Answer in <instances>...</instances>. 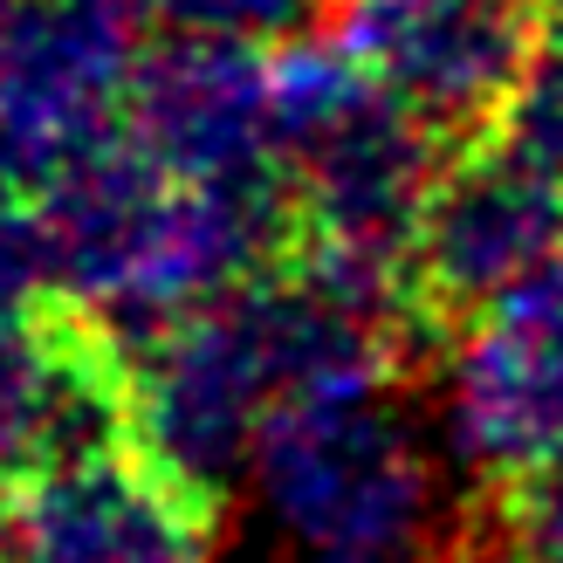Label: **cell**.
I'll return each instance as SVG.
<instances>
[{"label": "cell", "mask_w": 563, "mask_h": 563, "mask_svg": "<svg viewBox=\"0 0 563 563\" xmlns=\"http://www.w3.org/2000/svg\"><path fill=\"white\" fill-rule=\"evenodd\" d=\"M255 474L268 516L317 563H419L433 474L391 391L282 406L262 427Z\"/></svg>", "instance_id": "1"}, {"label": "cell", "mask_w": 563, "mask_h": 563, "mask_svg": "<svg viewBox=\"0 0 563 563\" xmlns=\"http://www.w3.org/2000/svg\"><path fill=\"white\" fill-rule=\"evenodd\" d=\"M556 247H563V192L543 173L495 152L488 137L446 152L406 262L419 357L427 364L454 357Z\"/></svg>", "instance_id": "2"}, {"label": "cell", "mask_w": 563, "mask_h": 563, "mask_svg": "<svg viewBox=\"0 0 563 563\" xmlns=\"http://www.w3.org/2000/svg\"><path fill=\"white\" fill-rule=\"evenodd\" d=\"M0 516L27 563H213L228 495L124 433L21 467Z\"/></svg>", "instance_id": "3"}, {"label": "cell", "mask_w": 563, "mask_h": 563, "mask_svg": "<svg viewBox=\"0 0 563 563\" xmlns=\"http://www.w3.org/2000/svg\"><path fill=\"white\" fill-rule=\"evenodd\" d=\"M330 42L446 152L474 145L543 42L537 0H330Z\"/></svg>", "instance_id": "4"}, {"label": "cell", "mask_w": 563, "mask_h": 563, "mask_svg": "<svg viewBox=\"0 0 563 563\" xmlns=\"http://www.w3.org/2000/svg\"><path fill=\"white\" fill-rule=\"evenodd\" d=\"M131 391H137V440L158 446L179 474L228 495L241 467H255L262 427L275 419V372L255 330L247 296L124 336Z\"/></svg>", "instance_id": "5"}, {"label": "cell", "mask_w": 563, "mask_h": 563, "mask_svg": "<svg viewBox=\"0 0 563 563\" xmlns=\"http://www.w3.org/2000/svg\"><path fill=\"white\" fill-rule=\"evenodd\" d=\"M124 137L192 186H241L282 173L268 55L255 42L200 35L145 48L124 97Z\"/></svg>", "instance_id": "6"}, {"label": "cell", "mask_w": 563, "mask_h": 563, "mask_svg": "<svg viewBox=\"0 0 563 563\" xmlns=\"http://www.w3.org/2000/svg\"><path fill=\"white\" fill-rule=\"evenodd\" d=\"M446 446L474 495L563 467V330L501 302L446 364Z\"/></svg>", "instance_id": "7"}, {"label": "cell", "mask_w": 563, "mask_h": 563, "mask_svg": "<svg viewBox=\"0 0 563 563\" xmlns=\"http://www.w3.org/2000/svg\"><path fill=\"white\" fill-rule=\"evenodd\" d=\"M482 137L495 152H509L516 165H529V173H543L563 192V27H543L522 82L509 90L501 118Z\"/></svg>", "instance_id": "8"}, {"label": "cell", "mask_w": 563, "mask_h": 563, "mask_svg": "<svg viewBox=\"0 0 563 563\" xmlns=\"http://www.w3.org/2000/svg\"><path fill=\"white\" fill-rule=\"evenodd\" d=\"M461 556H488V563H563V467L543 474V482L501 488V495H474Z\"/></svg>", "instance_id": "9"}, {"label": "cell", "mask_w": 563, "mask_h": 563, "mask_svg": "<svg viewBox=\"0 0 563 563\" xmlns=\"http://www.w3.org/2000/svg\"><path fill=\"white\" fill-rule=\"evenodd\" d=\"M145 14L173 35H200V42H262V35H289L309 14H330V0H145Z\"/></svg>", "instance_id": "10"}, {"label": "cell", "mask_w": 563, "mask_h": 563, "mask_svg": "<svg viewBox=\"0 0 563 563\" xmlns=\"http://www.w3.org/2000/svg\"><path fill=\"white\" fill-rule=\"evenodd\" d=\"M42 296H55V262L35 207H0V323L27 317Z\"/></svg>", "instance_id": "11"}, {"label": "cell", "mask_w": 563, "mask_h": 563, "mask_svg": "<svg viewBox=\"0 0 563 563\" xmlns=\"http://www.w3.org/2000/svg\"><path fill=\"white\" fill-rule=\"evenodd\" d=\"M27 14V0H0V63H8V48H14V27Z\"/></svg>", "instance_id": "12"}, {"label": "cell", "mask_w": 563, "mask_h": 563, "mask_svg": "<svg viewBox=\"0 0 563 563\" xmlns=\"http://www.w3.org/2000/svg\"><path fill=\"white\" fill-rule=\"evenodd\" d=\"M0 563H27L21 543H14V529H8V516H0Z\"/></svg>", "instance_id": "13"}, {"label": "cell", "mask_w": 563, "mask_h": 563, "mask_svg": "<svg viewBox=\"0 0 563 563\" xmlns=\"http://www.w3.org/2000/svg\"><path fill=\"white\" fill-rule=\"evenodd\" d=\"M543 8V27H563V0H537Z\"/></svg>", "instance_id": "14"}, {"label": "cell", "mask_w": 563, "mask_h": 563, "mask_svg": "<svg viewBox=\"0 0 563 563\" xmlns=\"http://www.w3.org/2000/svg\"><path fill=\"white\" fill-rule=\"evenodd\" d=\"M454 563H488V556H454Z\"/></svg>", "instance_id": "15"}]
</instances>
